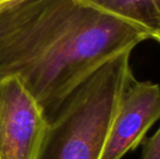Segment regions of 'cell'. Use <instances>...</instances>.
Segmentation results:
<instances>
[{"label":"cell","mask_w":160,"mask_h":159,"mask_svg":"<svg viewBox=\"0 0 160 159\" xmlns=\"http://www.w3.org/2000/svg\"><path fill=\"white\" fill-rule=\"evenodd\" d=\"M148 38L80 0H14L0 7V79L21 81L49 122L97 69Z\"/></svg>","instance_id":"cell-1"},{"label":"cell","mask_w":160,"mask_h":159,"mask_svg":"<svg viewBox=\"0 0 160 159\" xmlns=\"http://www.w3.org/2000/svg\"><path fill=\"white\" fill-rule=\"evenodd\" d=\"M141 159H160V127L152 137L145 141Z\"/></svg>","instance_id":"cell-6"},{"label":"cell","mask_w":160,"mask_h":159,"mask_svg":"<svg viewBox=\"0 0 160 159\" xmlns=\"http://www.w3.org/2000/svg\"><path fill=\"white\" fill-rule=\"evenodd\" d=\"M124 51L88 77L48 122L35 159H102L119 105L133 82Z\"/></svg>","instance_id":"cell-2"},{"label":"cell","mask_w":160,"mask_h":159,"mask_svg":"<svg viewBox=\"0 0 160 159\" xmlns=\"http://www.w3.org/2000/svg\"><path fill=\"white\" fill-rule=\"evenodd\" d=\"M152 34L160 27V0H80Z\"/></svg>","instance_id":"cell-5"},{"label":"cell","mask_w":160,"mask_h":159,"mask_svg":"<svg viewBox=\"0 0 160 159\" xmlns=\"http://www.w3.org/2000/svg\"><path fill=\"white\" fill-rule=\"evenodd\" d=\"M160 119V85L134 80L119 105L102 159H122L145 138Z\"/></svg>","instance_id":"cell-4"},{"label":"cell","mask_w":160,"mask_h":159,"mask_svg":"<svg viewBox=\"0 0 160 159\" xmlns=\"http://www.w3.org/2000/svg\"><path fill=\"white\" fill-rule=\"evenodd\" d=\"M150 38H154L155 40H157V42L160 44V27L158 30H156L154 33L152 34V36H150Z\"/></svg>","instance_id":"cell-7"},{"label":"cell","mask_w":160,"mask_h":159,"mask_svg":"<svg viewBox=\"0 0 160 159\" xmlns=\"http://www.w3.org/2000/svg\"><path fill=\"white\" fill-rule=\"evenodd\" d=\"M47 127L42 107L23 83L0 79V159H35Z\"/></svg>","instance_id":"cell-3"},{"label":"cell","mask_w":160,"mask_h":159,"mask_svg":"<svg viewBox=\"0 0 160 159\" xmlns=\"http://www.w3.org/2000/svg\"><path fill=\"white\" fill-rule=\"evenodd\" d=\"M14 1V0H0V7H3L6 6V4L10 3V2Z\"/></svg>","instance_id":"cell-8"}]
</instances>
